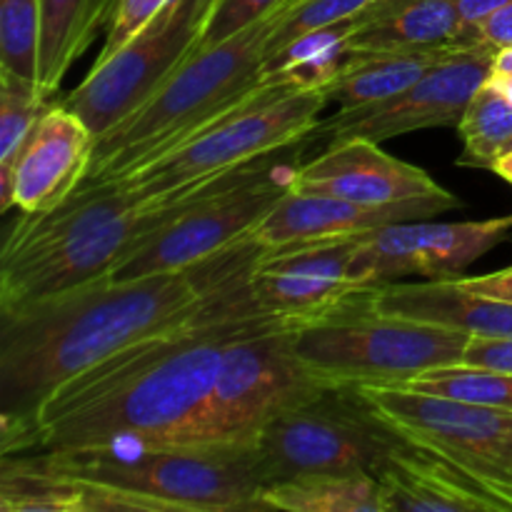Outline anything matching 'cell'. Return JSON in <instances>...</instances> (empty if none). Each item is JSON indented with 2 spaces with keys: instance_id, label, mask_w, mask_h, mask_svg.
Segmentation results:
<instances>
[{
  "instance_id": "cell-24",
  "label": "cell",
  "mask_w": 512,
  "mask_h": 512,
  "mask_svg": "<svg viewBox=\"0 0 512 512\" xmlns=\"http://www.w3.org/2000/svg\"><path fill=\"white\" fill-rule=\"evenodd\" d=\"M258 510L388 512L373 473H305L260 488Z\"/></svg>"
},
{
  "instance_id": "cell-10",
  "label": "cell",
  "mask_w": 512,
  "mask_h": 512,
  "mask_svg": "<svg viewBox=\"0 0 512 512\" xmlns=\"http://www.w3.org/2000/svg\"><path fill=\"white\" fill-rule=\"evenodd\" d=\"M218 0H170L113 58L93 65L88 78L60 103L78 115L95 138L128 118L158 93L198 48Z\"/></svg>"
},
{
  "instance_id": "cell-6",
  "label": "cell",
  "mask_w": 512,
  "mask_h": 512,
  "mask_svg": "<svg viewBox=\"0 0 512 512\" xmlns=\"http://www.w3.org/2000/svg\"><path fill=\"white\" fill-rule=\"evenodd\" d=\"M328 105L323 90L260 85L243 105L170 153L130 170L115 183L148 203L165 205L225 178L265 155L303 143Z\"/></svg>"
},
{
  "instance_id": "cell-35",
  "label": "cell",
  "mask_w": 512,
  "mask_h": 512,
  "mask_svg": "<svg viewBox=\"0 0 512 512\" xmlns=\"http://www.w3.org/2000/svg\"><path fill=\"white\" fill-rule=\"evenodd\" d=\"M475 38L480 45H488L493 50H503L512 45V3L495 10L493 15L483 20L475 28Z\"/></svg>"
},
{
  "instance_id": "cell-19",
  "label": "cell",
  "mask_w": 512,
  "mask_h": 512,
  "mask_svg": "<svg viewBox=\"0 0 512 512\" xmlns=\"http://www.w3.org/2000/svg\"><path fill=\"white\" fill-rule=\"evenodd\" d=\"M388 512H505L503 498L470 478L435 450L423 448L403 435L388 458L375 470Z\"/></svg>"
},
{
  "instance_id": "cell-40",
  "label": "cell",
  "mask_w": 512,
  "mask_h": 512,
  "mask_svg": "<svg viewBox=\"0 0 512 512\" xmlns=\"http://www.w3.org/2000/svg\"><path fill=\"white\" fill-rule=\"evenodd\" d=\"M493 173H498L500 178L508 180V183L512 185V148L508 150V153L500 155L498 163H495V168H493Z\"/></svg>"
},
{
  "instance_id": "cell-16",
  "label": "cell",
  "mask_w": 512,
  "mask_h": 512,
  "mask_svg": "<svg viewBox=\"0 0 512 512\" xmlns=\"http://www.w3.org/2000/svg\"><path fill=\"white\" fill-rule=\"evenodd\" d=\"M460 205L463 203L450 190L435 198L365 205L335 198V195L305 193V190L293 188L253 233L268 248H288V245L313 243V240L353 238V235H365L370 230L408 223V220H428Z\"/></svg>"
},
{
  "instance_id": "cell-11",
  "label": "cell",
  "mask_w": 512,
  "mask_h": 512,
  "mask_svg": "<svg viewBox=\"0 0 512 512\" xmlns=\"http://www.w3.org/2000/svg\"><path fill=\"white\" fill-rule=\"evenodd\" d=\"M328 383L315 378L293 345V323L275 320L228 345L193 440L255 443L260 430Z\"/></svg>"
},
{
  "instance_id": "cell-41",
  "label": "cell",
  "mask_w": 512,
  "mask_h": 512,
  "mask_svg": "<svg viewBox=\"0 0 512 512\" xmlns=\"http://www.w3.org/2000/svg\"><path fill=\"white\" fill-rule=\"evenodd\" d=\"M285 3H293V0H285Z\"/></svg>"
},
{
  "instance_id": "cell-25",
  "label": "cell",
  "mask_w": 512,
  "mask_h": 512,
  "mask_svg": "<svg viewBox=\"0 0 512 512\" xmlns=\"http://www.w3.org/2000/svg\"><path fill=\"white\" fill-rule=\"evenodd\" d=\"M365 25V13L303 33L263 63V85L325 90L350 58V40Z\"/></svg>"
},
{
  "instance_id": "cell-29",
  "label": "cell",
  "mask_w": 512,
  "mask_h": 512,
  "mask_svg": "<svg viewBox=\"0 0 512 512\" xmlns=\"http://www.w3.org/2000/svg\"><path fill=\"white\" fill-rule=\"evenodd\" d=\"M398 388L420 390V393L445 395V398L468 400V403L490 405V408L512 410V373L473 365H450V368L428 370L415 375Z\"/></svg>"
},
{
  "instance_id": "cell-8",
  "label": "cell",
  "mask_w": 512,
  "mask_h": 512,
  "mask_svg": "<svg viewBox=\"0 0 512 512\" xmlns=\"http://www.w3.org/2000/svg\"><path fill=\"white\" fill-rule=\"evenodd\" d=\"M403 435L355 385H325L255 438L263 485L305 473H375Z\"/></svg>"
},
{
  "instance_id": "cell-30",
  "label": "cell",
  "mask_w": 512,
  "mask_h": 512,
  "mask_svg": "<svg viewBox=\"0 0 512 512\" xmlns=\"http://www.w3.org/2000/svg\"><path fill=\"white\" fill-rule=\"evenodd\" d=\"M40 40V0H0V68L38 85Z\"/></svg>"
},
{
  "instance_id": "cell-23",
  "label": "cell",
  "mask_w": 512,
  "mask_h": 512,
  "mask_svg": "<svg viewBox=\"0 0 512 512\" xmlns=\"http://www.w3.org/2000/svg\"><path fill=\"white\" fill-rule=\"evenodd\" d=\"M118 0H40V80L45 98H55L70 65L90 48L100 25L110 23Z\"/></svg>"
},
{
  "instance_id": "cell-18",
  "label": "cell",
  "mask_w": 512,
  "mask_h": 512,
  "mask_svg": "<svg viewBox=\"0 0 512 512\" xmlns=\"http://www.w3.org/2000/svg\"><path fill=\"white\" fill-rule=\"evenodd\" d=\"M93 148V130L60 100H50L15 160V205L23 213H43L63 203L88 173Z\"/></svg>"
},
{
  "instance_id": "cell-33",
  "label": "cell",
  "mask_w": 512,
  "mask_h": 512,
  "mask_svg": "<svg viewBox=\"0 0 512 512\" xmlns=\"http://www.w3.org/2000/svg\"><path fill=\"white\" fill-rule=\"evenodd\" d=\"M168 3L170 0H118L113 18H110L108 23V38H105L103 48H100L95 65L113 58V55L118 53L125 43H130V40H133Z\"/></svg>"
},
{
  "instance_id": "cell-22",
  "label": "cell",
  "mask_w": 512,
  "mask_h": 512,
  "mask_svg": "<svg viewBox=\"0 0 512 512\" xmlns=\"http://www.w3.org/2000/svg\"><path fill=\"white\" fill-rule=\"evenodd\" d=\"M458 50L463 48L423 53H353L323 93L328 103H338L343 110L385 103L405 93L430 68Z\"/></svg>"
},
{
  "instance_id": "cell-36",
  "label": "cell",
  "mask_w": 512,
  "mask_h": 512,
  "mask_svg": "<svg viewBox=\"0 0 512 512\" xmlns=\"http://www.w3.org/2000/svg\"><path fill=\"white\" fill-rule=\"evenodd\" d=\"M458 280L463 288L473 290V293L488 295L493 300H503V303L512 305V265L498 273L488 275H458Z\"/></svg>"
},
{
  "instance_id": "cell-31",
  "label": "cell",
  "mask_w": 512,
  "mask_h": 512,
  "mask_svg": "<svg viewBox=\"0 0 512 512\" xmlns=\"http://www.w3.org/2000/svg\"><path fill=\"white\" fill-rule=\"evenodd\" d=\"M380 0H293V3L280 5V15L270 30L268 45H265V58L283 50L303 33L323 25L340 23V20L355 18L360 13H368Z\"/></svg>"
},
{
  "instance_id": "cell-12",
  "label": "cell",
  "mask_w": 512,
  "mask_h": 512,
  "mask_svg": "<svg viewBox=\"0 0 512 512\" xmlns=\"http://www.w3.org/2000/svg\"><path fill=\"white\" fill-rule=\"evenodd\" d=\"M358 388L400 435L448 458L512 508V410L393 385Z\"/></svg>"
},
{
  "instance_id": "cell-26",
  "label": "cell",
  "mask_w": 512,
  "mask_h": 512,
  "mask_svg": "<svg viewBox=\"0 0 512 512\" xmlns=\"http://www.w3.org/2000/svg\"><path fill=\"white\" fill-rule=\"evenodd\" d=\"M0 512H85V490L38 455H3Z\"/></svg>"
},
{
  "instance_id": "cell-20",
  "label": "cell",
  "mask_w": 512,
  "mask_h": 512,
  "mask_svg": "<svg viewBox=\"0 0 512 512\" xmlns=\"http://www.w3.org/2000/svg\"><path fill=\"white\" fill-rule=\"evenodd\" d=\"M373 308L420 323L460 330L470 338H510L512 305L463 288L455 278L428 280L418 285H370Z\"/></svg>"
},
{
  "instance_id": "cell-4",
  "label": "cell",
  "mask_w": 512,
  "mask_h": 512,
  "mask_svg": "<svg viewBox=\"0 0 512 512\" xmlns=\"http://www.w3.org/2000/svg\"><path fill=\"white\" fill-rule=\"evenodd\" d=\"M38 458L83 485L85 512L258 510L263 488L243 440H118Z\"/></svg>"
},
{
  "instance_id": "cell-5",
  "label": "cell",
  "mask_w": 512,
  "mask_h": 512,
  "mask_svg": "<svg viewBox=\"0 0 512 512\" xmlns=\"http://www.w3.org/2000/svg\"><path fill=\"white\" fill-rule=\"evenodd\" d=\"M278 15L280 8L223 43L195 53L158 93L95 138L93 160L78 188L115 183L130 170L188 143L258 93L265 45Z\"/></svg>"
},
{
  "instance_id": "cell-38",
  "label": "cell",
  "mask_w": 512,
  "mask_h": 512,
  "mask_svg": "<svg viewBox=\"0 0 512 512\" xmlns=\"http://www.w3.org/2000/svg\"><path fill=\"white\" fill-rule=\"evenodd\" d=\"M488 85L498 90V93L512 105V73H490Z\"/></svg>"
},
{
  "instance_id": "cell-34",
  "label": "cell",
  "mask_w": 512,
  "mask_h": 512,
  "mask_svg": "<svg viewBox=\"0 0 512 512\" xmlns=\"http://www.w3.org/2000/svg\"><path fill=\"white\" fill-rule=\"evenodd\" d=\"M463 365L512 373V335L510 338H470Z\"/></svg>"
},
{
  "instance_id": "cell-17",
  "label": "cell",
  "mask_w": 512,
  "mask_h": 512,
  "mask_svg": "<svg viewBox=\"0 0 512 512\" xmlns=\"http://www.w3.org/2000/svg\"><path fill=\"white\" fill-rule=\"evenodd\" d=\"M295 190L365 205H390L448 193L423 168L385 153L380 143L368 138L330 143L323 155L300 165Z\"/></svg>"
},
{
  "instance_id": "cell-3",
  "label": "cell",
  "mask_w": 512,
  "mask_h": 512,
  "mask_svg": "<svg viewBox=\"0 0 512 512\" xmlns=\"http://www.w3.org/2000/svg\"><path fill=\"white\" fill-rule=\"evenodd\" d=\"M198 190L155 205L108 183L78 188L43 213H23L0 253V313L110 278L135 245L170 223Z\"/></svg>"
},
{
  "instance_id": "cell-9",
  "label": "cell",
  "mask_w": 512,
  "mask_h": 512,
  "mask_svg": "<svg viewBox=\"0 0 512 512\" xmlns=\"http://www.w3.org/2000/svg\"><path fill=\"white\" fill-rule=\"evenodd\" d=\"M298 168L273 153L205 185L170 223L140 240L110 278L133 280L203 263L258 228L295 188Z\"/></svg>"
},
{
  "instance_id": "cell-14",
  "label": "cell",
  "mask_w": 512,
  "mask_h": 512,
  "mask_svg": "<svg viewBox=\"0 0 512 512\" xmlns=\"http://www.w3.org/2000/svg\"><path fill=\"white\" fill-rule=\"evenodd\" d=\"M512 235V213L490 220L433 223L408 220L360 235L353 260L358 288L393 283L405 275L458 278L465 268L483 258Z\"/></svg>"
},
{
  "instance_id": "cell-27",
  "label": "cell",
  "mask_w": 512,
  "mask_h": 512,
  "mask_svg": "<svg viewBox=\"0 0 512 512\" xmlns=\"http://www.w3.org/2000/svg\"><path fill=\"white\" fill-rule=\"evenodd\" d=\"M50 100L35 83L0 68V213H8L15 205V160Z\"/></svg>"
},
{
  "instance_id": "cell-2",
  "label": "cell",
  "mask_w": 512,
  "mask_h": 512,
  "mask_svg": "<svg viewBox=\"0 0 512 512\" xmlns=\"http://www.w3.org/2000/svg\"><path fill=\"white\" fill-rule=\"evenodd\" d=\"M205 298L200 265L133 280L103 278L0 313V428L23 423L75 375L175 328Z\"/></svg>"
},
{
  "instance_id": "cell-39",
  "label": "cell",
  "mask_w": 512,
  "mask_h": 512,
  "mask_svg": "<svg viewBox=\"0 0 512 512\" xmlns=\"http://www.w3.org/2000/svg\"><path fill=\"white\" fill-rule=\"evenodd\" d=\"M493 73H512V45L495 53Z\"/></svg>"
},
{
  "instance_id": "cell-32",
  "label": "cell",
  "mask_w": 512,
  "mask_h": 512,
  "mask_svg": "<svg viewBox=\"0 0 512 512\" xmlns=\"http://www.w3.org/2000/svg\"><path fill=\"white\" fill-rule=\"evenodd\" d=\"M283 3L285 0H218L208 25H205V33L200 35L195 53H203V50L223 43L225 38L263 20L265 15L278 10Z\"/></svg>"
},
{
  "instance_id": "cell-7",
  "label": "cell",
  "mask_w": 512,
  "mask_h": 512,
  "mask_svg": "<svg viewBox=\"0 0 512 512\" xmlns=\"http://www.w3.org/2000/svg\"><path fill=\"white\" fill-rule=\"evenodd\" d=\"M470 335L373 308L368 288L343 308L293 325L305 368L328 385H405L428 370L463 363Z\"/></svg>"
},
{
  "instance_id": "cell-37",
  "label": "cell",
  "mask_w": 512,
  "mask_h": 512,
  "mask_svg": "<svg viewBox=\"0 0 512 512\" xmlns=\"http://www.w3.org/2000/svg\"><path fill=\"white\" fill-rule=\"evenodd\" d=\"M508 3H512V0H455L460 18H463L465 28H468V33L473 35V38L475 28H478L488 15H493L495 10H500ZM475 43H478V38H475Z\"/></svg>"
},
{
  "instance_id": "cell-21",
  "label": "cell",
  "mask_w": 512,
  "mask_h": 512,
  "mask_svg": "<svg viewBox=\"0 0 512 512\" xmlns=\"http://www.w3.org/2000/svg\"><path fill=\"white\" fill-rule=\"evenodd\" d=\"M478 45L455 0H380L350 40V53H423Z\"/></svg>"
},
{
  "instance_id": "cell-15",
  "label": "cell",
  "mask_w": 512,
  "mask_h": 512,
  "mask_svg": "<svg viewBox=\"0 0 512 512\" xmlns=\"http://www.w3.org/2000/svg\"><path fill=\"white\" fill-rule=\"evenodd\" d=\"M360 235L268 248L250 273V298L270 318L310 323L343 308L358 288L353 260Z\"/></svg>"
},
{
  "instance_id": "cell-1",
  "label": "cell",
  "mask_w": 512,
  "mask_h": 512,
  "mask_svg": "<svg viewBox=\"0 0 512 512\" xmlns=\"http://www.w3.org/2000/svg\"><path fill=\"white\" fill-rule=\"evenodd\" d=\"M280 318L258 315L223 285L198 313L108 355L55 388L33 415L0 428L3 455H48L118 440H193L233 340ZM288 323V320H285Z\"/></svg>"
},
{
  "instance_id": "cell-28",
  "label": "cell",
  "mask_w": 512,
  "mask_h": 512,
  "mask_svg": "<svg viewBox=\"0 0 512 512\" xmlns=\"http://www.w3.org/2000/svg\"><path fill=\"white\" fill-rule=\"evenodd\" d=\"M463 138V168L493 170L503 153L512 148V105L488 83L473 95L458 123Z\"/></svg>"
},
{
  "instance_id": "cell-13",
  "label": "cell",
  "mask_w": 512,
  "mask_h": 512,
  "mask_svg": "<svg viewBox=\"0 0 512 512\" xmlns=\"http://www.w3.org/2000/svg\"><path fill=\"white\" fill-rule=\"evenodd\" d=\"M498 50L463 48L440 60L415 85L398 98L365 108H350L320 120L310 138H328L330 143L348 138H368L375 143L400 138L425 128H458L473 95L488 83Z\"/></svg>"
}]
</instances>
